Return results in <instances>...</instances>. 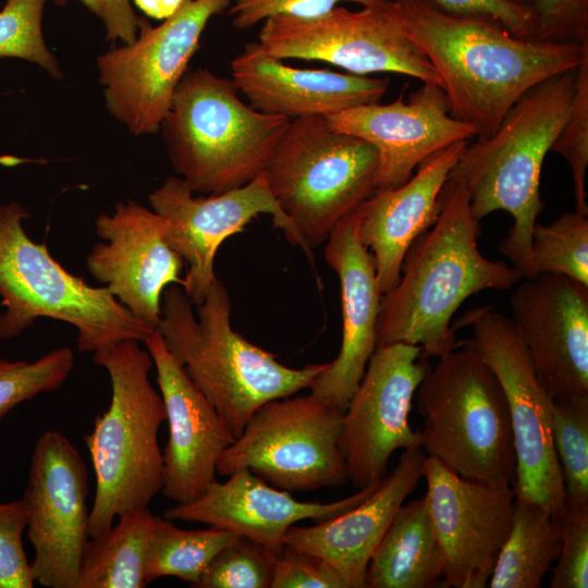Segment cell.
I'll return each mask as SVG.
<instances>
[{
	"mask_svg": "<svg viewBox=\"0 0 588 588\" xmlns=\"http://www.w3.org/2000/svg\"><path fill=\"white\" fill-rule=\"evenodd\" d=\"M436 69L452 114L490 136L531 87L588 60V42L514 35L498 22L444 12L425 0H392Z\"/></svg>",
	"mask_w": 588,
	"mask_h": 588,
	"instance_id": "cell-1",
	"label": "cell"
},
{
	"mask_svg": "<svg viewBox=\"0 0 588 588\" xmlns=\"http://www.w3.org/2000/svg\"><path fill=\"white\" fill-rule=\"evenodd\" d=\"M480 235L464 183L448 177L438 219L411 244L397 284L381 296L376 348L403 342L439 358L458 345L450 322L469 296L510 290L523 279L514 267L480 253Z\"/></svg>",
	"mask_w": 588,
	"mask_h": 588,
	"instance_id": "cell-2",
	"label": "cell"
},
{
	"mask_svg": "<svg viewBox=\"0 0 588 588\" xmlns=\"http://www.w3.org/2000/svg\"><path fill=\"white\" fill-rule=\"evenodd\" d=\"M577 69L528 89L490 136L466 144L448 176L464 183L476 221L495 210L512 216V228L499 249L523 279L538 275L531 237L546 207L540 195L541 169L569 115Z\"/></svg>",
	"mask_w": 588,
	"mask_h": 588,
	"instance_id": "cell-3",
	"label": "cell"
},
{
	"mask_svg": "<svg viewBox=\"0 0 588 588\" xmlns=\"http://www.w3.org/2000/svg\"><path fill=\"white\" fill-rule=\"evenodd\" d=\"M232 303L216 279L205 299L193 304L180 284L161 297L158 331L221 418L237 438L253 414L267 402L309 388L327 364L291 368L231 327Z\"/></svg>",
	"mask_w": 588,
	"mask_h": 588,
	"instance_id": "cell-4",
	"label": "cell"
},
{
	"mask_svg": "<svg viewBox=\"0 0 588 588\" xmlns=\"http://www.w3.org/2000/svg\"><path fill=\"white\" fill-rule=\"evenodd\" d=\"M111 383V401L84 437L96 477L89 538L107 531L123 513L146 509L161 491L163 460L158 431L166 420L161 394L149 381L150 354L135 340L93 353Z\"/></svg>",
	"mask_w": 588,
	"mask_h": 588,
	"instance_id": "cell-5",
	"label": "cell"
},
{
	"mask_svg": "<svg viewBox=\"0 0 588 588\" xmlns=\"http://www.w3.org/2000/svg\"><path fill=\"white\" fill-rule=\"evenodd\" d=\"M233 81L186 71L160 131L179 177L194 193L221 194L265 171L291 120L245 103Z\"/></svg>",
	"mask_w": 588,
	"mask_h": 588,
	"instance_id": "cell-6",
	"label": "cell"
},
{
	"mask_svg": "<svg viewBox=\"0 0 588 588\" xmlns=\"http://www.w3.org/2000/svg\"><path fill=\"white\" fill-rule=\"evenodd\" d=\"M419 445L460 476L514 485L516 454L502 385L470 340L439 357L417 388Z\"/></svg>",
	"mask_w": 588,
	"mask_h": 588,
	"instance_id": "cell-7",
	"label": "cell"
},
{
	"mask_svg": "<svg viewBox=\"0 0 588 588\" xmlns=\"http://www.w3.org/2000/svg\"><path fill=\"white\" fill-rule=\"evenodd\" d=\"M29 212L19 203L0 207V339L9 340L47 317L77 330V350L96 352L110 344L144 342L155 330L140 322L106 286H91L69 272L46 243L23 228Z\"/></svg>",
	"mask_w": 588,
	"mask_h": 588,
	"instance_id": "cell-8",
	"label": "cell"
},
{
	"mask_svg": "<svg viewBox=\"0 0 588 588\" xmlns=\"http://www.w3.org/2000/svg\"><path fill=\"white\" fill-rule=\"evenodd\" d=\"M379 157L368 142L333 131L326 117L292 120L265 174L270 191L307 246L376 192Z\"/></svg>",
	"mask_w": 588,
	"mask_h": 588,
	"instance_id": "cell-9",
	"label": "cell"
},
{
	"mask_svg": "<svg viewBox=\"0 0 588 588\" xmlns=\"http://www.w3.org/2000/svg\"><path fill=\"white\" fill-rule=\"evenodd\" d=\"M343 413L313 394L271 400L222 453L217 473L247 468L289 492L341 487L348 481L338 445Z\"/></svg>",
	"mask_w": 588,
	"mask_h": 588,
	"instance_id": "cell-10",
	"label": "cell"
},
{
	"mask_svg": "<svg viewBox=\"0 0 588 588\" xmlns=\"http://www.w3.org/2000/svg\"><path fill=\"white\" fill-rule=\"evenodd\" d=\"M256 41L280 60L322 61L363 76L396 73L441 86L392 0L358 11L335 7L314 17L274 15L262 22Z\"/></svg>",
	"mask_w": 588,
	"mask_h": 588,
	"instance_id": "cell-11",
	"label": "cell"
},
{
	"mask_svg": "<svg viewBox=\"0 0 588 588\" xmlns=\"http://www.w3.org/2000/svg\"><path fill=\"white\" fill-rule=\"evenodd\" d=\"M466 323L506 396L516 454L515 498L537 503L561 520L567 497L552 440V399L538 380L527 346L511 317L489 307L470 313Z\"/></svg>",
	"mask_w": 588,
	"mask_h": 588,
	"instance_id": "cell-12",
	"label": "cell"
},
{
	"mask_svg": "<svg viewBox=\"0 0 588 588\" xmlns=\"http://www.w3.org/2000/svg\"><path fill=\"white\" fill-rule=\"evenodd\" d=\"M231 0H183L161 24L140 19L137 38L97 58L109 113L136 136L154 135L198 49L209 20Z\"/></svg>",
	"mask_w": 588,
	"mask_h": 588,
	"instance_id": "cell-13",
	"label": "cell"
},
{
	"mask_svg": "<svg viewBox=\"0 0 588 588\" xmlns=\"http://www.w3.org/2000/svg\"><path fill=\"white\" fill-rule=\"evenodd\" d=\"M87 467L61 432L37 439L23 499L27 538L34 549L35 583L48 588H77L81 562L89 539Z\"/></svg>",
	"mask_w": 588,
	"mask_h": 588,
	"instance_id": "cell-14",
	"label": "cell"
},
{
	"mask_svg": "<svg viewBox=\"0 0 588 588\" xmlns=\"http://www.w3.org/2000/svg\"><path fill=\"white\" fill-rule=\"evenodd\" d=\"M148 201L167 221V244L187 264L181 286L193 305L203 303L217 279L219 246L259 215H270L287 241L314 261L313 250L273 197L265 172L241 187L207 196H195L184 180L171 176L149 194Z\"/></svg>",
	"mask_w": 588,
	"mask_h": 588,
	"instance_id": "cell-15",
	"label": "cell"
},
{
	"mask_svg": "<svg viewBox=\"0 0 588 588\" xmlns=\"http://www.w3.org/2000/svg\"><path fill=\"white\" fill-rule=\"evenodd\" d=\"M421 351L403 342L377 347L348 401L338 445L348 480L357 489L383 479L395 451L419 445L409 413L414 394L431 367Z\"/></svg>",
	"mask_w": 588,
	"mask_h": 588,
	"instance_id": "cell-16",
	"label": "cell"
},
{
	"mask_svg": "<svg viewBox=\"0 0 588 588\" xmlns=\"http://www.w3.org/2000/svg\"><path fill=\"white\" fill-rule=\"evenodd\" d=\"M422 477L427 481L428 510L444 555L445 587H487L511 528L513 485L464 478L428 455Z\"/></svg>",
	"mask_w": 588,
	"mask_h": 588,
	"instance_id": "cell-17",
	"label": "cell"
},
{
	"mask_svg": "<svg viewBox=\"0 0 588 588\" xmlns=\"http://www.w3.org/2000/svg\"><path fill=\"white\" fill-rule=\"evenodd\" d=\"M97 243L86 258L88 272L140 322L157 330L163 291L183 284V258L164 240L166 219L132 199L100 213Z\"/></svg>",
	"mask_w": 588,
	"mask_h": 588,
	"instance_id": "cell-18",
	"label": "cell"
},
{
	"mask_svg": "<svg viewBox=\"0 0 588 588\" xmlns=\"http://www.w3.org/2000/svg\"><path fill=\"white\" fill-rule=\"evenodd\" d=\"M511 319L552 400L588 395V286L562 274L522 279Z\"/></svg>",
	"mask_w": 588,
	"mask_h": 588,
	"instance_id": "cell-19",
	"label": "cell"
},
{
	"mask_svg": "<svg viewBox=\"0 0 588 588\" xmlns=\"http://www.w3.org/2000/svg\"><path fill=\"white\" fill-rule=\"evenodd\" d=\"M329 126L370 143L379 157L376 191L395 188L431 155L477 136L476 128L451 112L440 85L422 83L408 101L373 102L327 118Z\"/></svg>",
	"mask_w": 588,
	"mask_h": 588,
	"instance_id": "cell-20",
	"label": "cell"
},
{
	"mask_svg": "<svg viewBox=\"0 0 588 588\" xmlns=\"http://www.w3.org/2000/svg\"><path fill=\"white\" fill-rule=\"evenodd\" d=\"M143 343L157 371L169 427L161 492L176 503L188 502L216 479L218 461L236 437L168 350L160 332L155 330Z\"/></svg>",
	"mask_w": 588,
	"mask_h": 588,
	"instance_id": "cell-21",
	"label": "cell"
},
{
	"mask_svg": "<svg viewBox=\"0 0 588 588\" xmlns=\"http://www.w3.org/2000/svg\"><path fill=\"white\" fill-rule=\"evenodd\" d=\"M224 482L216 479L194 500L163 512L170 520L207 524L247 537L279 556L287 529L304 519L315 523L339 516L364 502L383 479L330 503L302 502L291 492L272 487L247 468H238Z\"/></svg>",
	"mask_w": 588,
	"mask_h": 588,
	"instance_id": "cell-22",
	"label": "cell"
},
{
	"mask_svg": "<svg viewBox=\"0 0 588 588\" xmlns=\"http://www.w3.org/2000/svg\"><path fill=\"white\" fill-rule=\"evenodd\" d=\"M324 259L340 281L342 343L327 369L310 384L314 396L344 412L376 350L381 292L370 252L358 237L355 212L330 231Z\"/></svg>",
	"mask_w": 588,
	"mask_h": 588,
	"instance_id": "cell-23",
	"label": "cell"
},
{
	"mask_svg": "<svg viewBox=\"0 0 588 588\" xmlns=\"http://www.w3.org/2000/svg\"><path fill=\"white\" fill-rule=\"evenodd\" d=\"M231 73L254 109L291 121L379 102L390 85L387 77L293 68L264 53L257 41L246 44L232 60Z\"/></svg>",
	"mask_w": 588,
	"mask_h": 588,
	"instance_id": "cell-24",
	"label": "cell"
},
{
	"mask_svg": "<svg viewBox=\"0 0 588 588\" xmlns=\"http://www.w3.org/2000/svg\"><path fill=\"white\" fill-rule=\"evenodd\" d=\"M467 143L431 155L404 184L377 189L356 209L358 237L372 256L382 295L397 284L411 244L438 219L441 189Z\"/></svg>",
	"mask_w": 588,
	"mask_h": 588,
	"instance_id": "cell-25",
	"label": "cell"
},
{
	"mask_svg": "<svg viewBox=\"0 0 588 588\" xmlns=\"http://www.w3.org/2000/svg\"><path fill=\"white\" fill-rule=\"evenodd\" d=\"M426 456L419 445L404 449L392 473L364 502L313 526H291L284 547L321 556L350 588H366L369 560L397 510L422 477Z\"/></svg>",
	"mask_w": 588,
	"mask_h": 588,
	"instance_id": "cell-26",
	"label": "cell"
},
{
	"mask_svg": "<svg viewBox=\"0 0 588 588\" xmlns=\"http://www.w3.org/2000/svg\"><path fill=\"white\" fill-rule=\"evenodd\" d=\"M444 565L424 495L397 510L369 560L366 588L445 587Z\"/></svg>",
	"mask_w": 588,
	"mask_h": 588,
	"instance_id": "cell-27",
	"label": "cell"
},
{
	"mask_svg": "<svg viewBox=\"0 0 588 588\" xmlns=\"http://www.w3.org/2000/svg\"><path fill=\"white\" fill-rule=\"evenodd\" d=\"M562 546V523L537 503L514 500L511 528L499 552L490 588H539Z\"/></svg>",
	"mask_w": 588,
	"mask_h": 588,
	"instance_id": "cell-28",
	"label": "cell"
},
{
	"mask_svg": "<svg viewBox=\"0 0 588 588\" xmlns=\"http://www.w3.org/2000/svg\"><path fill=\"white\" fill-rule=\"evenodd\" d=\"M155 515L148 507L123 513L103 534L89 538L77 588H143Z\"/></svg>",
	"mask_w": 588,
	"mask_h": 588,
	"instance_id": "cell-29",
	"label": "cell"
},
{
	"mask_svg": "<svg viewBox=\"0 0 588 588\" xmlns=\"http://www.w3.org/2000/svg\"><path fill=\"white\" fill-rule=\"evenodd\" d=\"M238 537L213 526L182 529L172 520L155 515L145 561L147 585L157 578L173 576L196 587L212 559Z\"/></svg>",
	"mask_w": 588,
	"mask_h": 588,
	"instance_id": "cell-30",
	"label": "cell"
},
{
	"mask_svg": "<svg viewBox=\"0 0 588 588\" xmlns=\"http://www.w3.org/2000/svg\"><path fill=\"white\" fill-rule=\"evenodd\" d=\"M551 430L567 501L588 505V395L552 400Z\"/></svg>",
	"mask_w": 588,
	"mask_h": 588,
	"instance_id": "cell-31",
	"label": "cell"
},
{
	"mask_svg": "<svg viewBox=\"0 0 588 588\" xmlns=\"http://www.w3.org/2000/svg\"><path fill=\"white\" fill-rule=\"evenodd\" d=\"M587 217L573 211L549 224H535L531 254L537 274H562L588 286Z\"/></svg>",
	"mask_w": 588,
	"mask_h": 588,
	"instance_id": "cell-32",
	"label": "cell"
},
{
	"mask_svg": "<svg viewBox=\"0 0 588 588\" xmlns=\"http://www.w3.org/2000/svg\"><path fill=\"white\" fill-rule=\"evenodd\" d=\"M68 346L56 348L35 362L0 359V420L19 404L59 389L74 368Z\"/></svg>",
	"mask_w": 588,
	"mask_h": 588,
	"instance_id": "cell-33",
	"label": "cell"
},
{
	"mask_svg": "<svg viewBox=\"0 0 588 588\" xmlns=\"http://www.w3.org/2000/svg\"><path fill=\"white\" fill-rule=\"evenodd\" d=\"M46 0H7L0 11V58L32 62L54 78L62 71L42 35Z\"/></svg>",
	"mask_w": 588,
	"mask_h": 588,
	"instance_id": "cell-34",
	"label": "cell"
},
{
	"mask_svg": "<svg viewBox=\"0 0 588 588\" xmlns=\"http://www.w3.org/2000/svg\"><path fill=\"white\" fill-rule=\"evenodd\" d=\"M277 555L258 542L240 536L210 562L198 588H270Z\"/></svg>",
	"mask_w": 588,
	"mask_h": 588,
	"instance_id": "cell-35",
	"label": "cell"
},
{
	"mask_svg": "<svg viewBox=\"0 0 588 588\" xmlns=\"http://www.w3.org/2000/svg\"><path fill=\"white\" fill-rule=\"evenodd\" d=\"M551 150L568 162L575 199V211L588 216L586 170L588 166V60L576 73V85L569 115Z\"/></svg>",
	"mask_w": 588,
	"mask_h": 588,
	"instance_id": "cell-36",
	"label": "cell"
},
{
	"mask_svg": "<svg viewBox=\"0 0 588 588\" xmlns=\"http://www.w3.org/2000/svg\"><path fill=\"white\" fill-rule=\"evenodd\" d=\"M562 523V546L552 569L551 588L588 587V505L566 501Z\"/></svg>",
	"mask_w": 588,
	"mask_h": 588,
	"instance_id": "cell-37",
	"label": "cell"
},
{
	"mask_svg": "<svg viewBox=\"0 0 588 588\" xmlns=\"http://www.w3.org/2000/svg\"><path fill=\"white\" fill-rule=\"evenodd\" d=\"M27 523L28 512L23 498L0 503V588L34 587L22 539Z\"/></svg>",
	"mask_w": 588,
	"mask_h": 588,
	"instance_id": "cell-38",
	"label": "cell"
},
{
	"mask_svg": "<svg viewBox=\"0 0 588 588\" xmlns=\"http://www.w3.org/2000/svg\"><path fill=\"white\" fill-rule=\"evenodd\" d=\"M536 37L554 42H588V0H530Z\"/></svg>",
	"mask_w": 588,
	"mask_h": 588,
	"instance_id": "cell-39",
	"label": "cell"
},
{
	"mask_svg": "<svg viewBox=\"0 0 588 588\" xmlns=\"http://www.w3.org/2000/svg\"><path fill=\"white\" fill-rule=\"evenodd\" d=\"M270 588H350V586L321 556L284 547L277 558Z\"/></svg>",
	"mask_w": 588,
	"mask_h": 588,
	"instance_id": "cell-40",
	"label": "cell"
},
{
	"mask_svg": "<svg viewBox=\"0 0 588 588\" xmlns=\"http://www.w3.org/2000/svg\"><path fill=\"white\" fill-rule=\"evenodd\" d=\"M343 1L376 7L388 0H231L230 14L234 27L247 29L274 15L318 16Z\"/></svg>",
	"mask_w": 588,
	"mask_h": 588,
	"instance_id": "cell-41",
	"label": "cell"
},
{
	"mask_svg": "<svg viewBox=\"0 0 588 588\" xmlns=\"http://www.w3.org/2000/svg\"><path fill=\"white\" fill-rule=\"evenodd\" d=\"M456 15L493 20L519 37H536L535 22L528 5L513 0H425Z\"/></svg>",
	"mask_w": 588,
	"mask_h": 588,
	"instance_id": "cell-42",
	"label": "cell"
},
{
	"mask_svg": "<svg viewBox=\"0 0 588 588\" xmlns=\"http://www.w3.org/2000/svg\"><path fill=\"white\" fill-rule=\"evenodd\" d=\"M66 0H54L58 4ZM103 24L106 39L112 44L121 41L130 45L135 41L139 30L137 17L131 0H79Z\"/></svg>",
	"mask_w": 588,
	"mask_h": 588,
	"instance_id": "cell-43",
	"label": "cell"
},
{
	"mask_svg": "<svg viewBox=\"0 0 588 588\" xmlns=\"http://www.w3.org/2000/svg\"><path fill=\"white\" fill-rule=\"evenodd\" d=\"M146 15L166 20L182 4L183 0H132Z\"/></svg>",
	"mask_w": 588,
	"mask_h": 588,
	"instance_id": "cell-44",
	"label": "cell"
},
{
	"mask_svg": "<svg viewBox=\"0 0 588 588\" xmlns=\"http://www.w3.org/2000/svg\"><path fill=\"white\" fill-rule=\"evenodd\" d=\"M21 162H23V160L16 157H11V156L0 157V163L3 166H15Z\"/></svg>",
	"mask_w": 588,
	"mask_h": 588,
	"instance_id": "cell-45",
	"label": "cell"
},
{
	"mask_svg": "<svg viewBox=\"0 0 588 588\" xmlns=\"http://www.w3.org/2000/svg\"><path fill=\"white\" fill-rule=\"evenodd\" d=\"M517 3H522V4H525V5H528L529 7V3H530V0H513Z\"/></svg>",
	"mask_w": 588,
	"mask_h": 588,
	"instance_id": "cell-46",
	"label": "cell"
}]
</instances>
